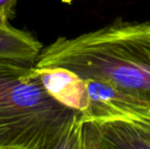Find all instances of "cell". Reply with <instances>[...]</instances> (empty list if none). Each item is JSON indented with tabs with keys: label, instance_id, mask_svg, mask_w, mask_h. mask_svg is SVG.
I'll use <instances>...</instances> for the list:
<instances>
[{
	"label": "cell",
	"instance_id": "obj_1",
	"mask_svg": "<svg viewBox=\"0 0 150 149\" xmlns=\"http://www.w3.org/2000/svg\"><path fill=\"white\" fill-rule=\"evenodd\" d=\"M36 68H62L150 100V22L117 18L75 38L42 48Z\"/></svg>",
	"mask_w": 150,
	"mask_h": 149
},
{
	"label": "cell",
	"instance_id": "obj_2",
	"mask_svg": "<svg viewBox=\"0 0 150 149\" xmlns=\"http://www.w3.org/2000/svg\"><path fill=\"white\" fill-rule=\"evenodd\" d=\"M80 117L48 93L35 66L0 59V149H81Z\"/></svg>",
	"mask_w": 150,
	"mask_h": 149
},
{
	"label": "cell",
	"instance_id": "obj_3",
	"mask_svg": "<svg viewBox=\"0 0 150 149\" xmlns=\"http://www.w3.org/2000/svg\"><path fill=\"white\" fill-rule=\"evenodd\" d=\"M89 105L80 117L81 149H150V100L86 80Z\"/></svg>",
	"mask_w": 150,
	"mask_h": 149
},
{
	"label": "cell",
	"instance_id": "obj_4",
	"mask_svg": "<svg viewBox=\"0 0 150 149\" xmlns=\"http://www.w3.org/2000/svg\"><path fill=\"white\" fill-rule=\"evenodd\" d=\"M47 92L61 104L83 112L89 105L86 80L62 68H36Z\"/></svg>",
	"mask_w": 150,
	"mask_h": 149
},
{
	"label": "cell",
	"instance_id": "obj_5",
	"mask_svg": "<svg viewBox=\"0 0 150 149\" xmlns=\"http://www.w3.org/2000/svg\"><path fill=\"white\" fill-rule=\"evenodd\" d=\"M42 48L41 42L31 33L0 20V59L35 66Z\"/></svg>",
	"mask_w": 150,
	"mask_h": 149
},
{
	"label": "cell",
	"instance_id": "obj_6",
	"mask_svg": "<svg viewBox=\"0 0 150 149\" xmlns=\"http://www.w3.org/2000/svg\"><path fill=\"white\" fill-rule=\"evenodd\" d=\"M18 0H0V20H8L14 18Z\"/></svg>",
	"mask_w": 150,
	"mask_h": 149
}]
</instances>
